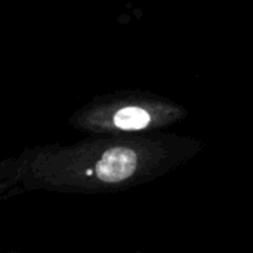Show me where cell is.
<instances>
[{
	"instance_id": "1",
	"label": "cell",
	"mask_w": 253,
	"mask_h": 253,
	"mask_svg": "<svg viewBox=\"0 0 253 253\" xmlns=\"http://www.w3.org/2000/svg\"><path fill=\"white\" fill-rule=\"evenodd\" d=\"M136 169V154L126 147L107 150L96 163V176L102 182H122Z\"/></svg>"
},
{
	"instance_id": "2",
	"label": "cell",
	"mask_w": 253,
	"mask_h": 253,
	"mask_svg": "<svg viewBox=\"0 0 253 253\" xmlns=\"http://www.w3.org/2000/svg\"><path fill=\"white\" fill-rule=\"evenodd\" d=\"M114 125L123 130H139L148 126L150 114L138 107H126L116 113L113 119Z\"/></svg>"
}]
</instances>
